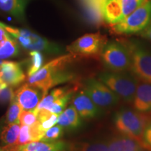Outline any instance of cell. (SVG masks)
I'll return each instance as SVG.
<instances>
[{
  "label": "cell",
  "instance_id": "obj_1",
  "mask_svg": "<svg viewBox=\"0 0 151 151\" xmlns=\"http://www.w3.org/2000/svg\"><path fill=\"white\" fill-rule=\"evenodd\" d=\"M76 58L78 57L69 53L51 60L29 76L28 84L41 90L43 98L46 97L48 90L52 87L74 79V74L68 71L66 67Z\"/></svg>",
  "mask_w": 151,
  "mask_h": 151
},
{
  "label": "cell",
  "instance_id": "obj_2",
  "mask_svg": "<svg viewBox=\"0 0 151 151\" xmlns=\"http://www.w3.org/2000/svg\"><path fill=\"white\" fill-rule=\"evenodd\" d=\"M151 115L139 112L136 109L122 108L113 117V123L119 134L141 140V136Z\"/></svg>",
  "mask_w": 151,
  "mask_h": 151
},
{
  "label": "cell",
  "instance_id": "obj_3",
  "mask_svg": "<svg viewBox=\"0 0 151 151\" xmlns=\"http://www.w3.org/2000/svg\"><path fill=\"white\" fill-rule=\"evenodd\" d=\"M98 79L108 86L119 97L128 103L133 101L139 79L133 73L126 71H104L98 74Z\"/></svg>",
  "mask_w": 151,
  "mask_h": 151
},
{
  "label": "cell",
  "instance_id": "obj_4",
  "mask_svg": "<svg viewBox=\"0 0 151 151\" xmlns=\"http://www.w3.org/2000/svg\"><path fill=\"white\" fill-rule=\"evenodd\" d=\"M0 24L11 37L18 41L20 46L27 50L32 51H44L52 54H59L62 52V48L59 45L50 42L29 30L11 27L1 22Z\"/></svg>",
  "mask_w": 151,
  "mask_h": 151
},
{
  "label": "cell",
  "instance_id": "obj_5",
  "mask_svg": "<svg viewBox=\"0 0 151 151\" xmlns=\"http://www.w3.org/2000/svg\"><path fill=\"white\" fill-rule=\"evenodd\" d=\"M151 22V0L122 19L118 23L111 25L113 32L118 35H132L142 32Z\"/></svg>",
  "mask_w": 151,
  "mask_h": 151
},
{
  "label": "cell",
  "instance_id": "obj_6",
  "mask_svg": "<svg viewBox=\"0 0 151 151\" xmlns=\"http://www.w3.org/2000/svg\"><path fill=\"white\" fill-rule=\"evenodd\" d=\"M100 56L104 65L110 71H126L131 67V55L124 41L107 42Z\"/></svg>",
  "mask_w": 151,
  "mask_h": 151
},
{
  "label": "cell",
  "instance_id": "obj_7",
  "mask_svg": "<svg viewBox=\"0 0 151 151\" xmlns=\"http://www.w3.org/2000/svg\"><path fill=\"white\" fill-rule=\"evenodd\" d=\"M124 43L131 55L132 73L142 82L151 84V52L137 41Z\"/></svg>",
  "mask_w": 151,
  "mask_h": 151
},
{
  "label": "cell",
  "instance_id": "obj_8",
  "mask_svg": "<svg viewBox=\"0 0 151 151\" xmlns=\"http://www.w3.org/2000/svg\"><path fill=\"white\" fill-rule=\"evenodd\" d=\"M106 43V37L99 32L87 34L68 46L67 50L76 57H96Z\"/></svg>",
  "mask_w": 151,
  "mask_h": 151
},
{
  "label": "cell",
  "instance_id": "obj_9",
  "mask_svg": "<svg viewBox=\"0 0 151 151\" xmlns=\"http://www.w3.org/2000/svg\"><path fill=\"white\" fill-rule=\"evenodd\" d=\"M83 88L93 102L101 109L111 108L120 101V98L99 79H87Z\"/></svg>",
  "mask_w": 151,
  "mask_h": 151
},
{
  "label": "cell",
  "instance_id": "obj_10",
  "mask_svg": "<svg viewBox=\"0 0 151 151\" xmlns=\"http://www.w3.org/2000/svg\"><path fill=\"white\" fill-rule=\"evenodd\" d=\"M42 99L41 90L28 83L20 87L14 92V99L25 111L35 110Z\"/></svg>",
  "mask_w": 151,
  "mask_h": 151
},
{
  "label": "cell",
  "instance_id": "obj_11",
  "mask_svg": "<svg viewBox=\"0 0 151 151\" xmlns=\"http://www.w3.org/2000/svg\"><path fill=\"white\" fill-rule=\"evenodd\" d=\"M71 102L81 118L92 119L99 116L102 113V109L93 102L83 89L73 95Z\"/></svg>",
  "mask_w": 151,
  "mask_h": 151
},
{
  "label": "cell",
  "instance_id": "obj_12",
  "mask_svg": "<svg viewBox=\"0 0 151 151\" xmlns=\"http://www.w3.org/2000/svg\"><path fill=\"white\" fill-rule=\"evenodd\" d=\"M25 78L20 63L13 61L2 62L0 78L7 86L13 88L18 86L25 80Z\"/></svg>",
  "mask_w": 151,
  "mask_h": 151
},
{
  "label": "cell",
  "instance_id": "obj_13",
  "mask_svg": "<svg viewBox=\"0 0 151 151\" xmlns=\"http://www.w3.org/2000/svg\"><path fill=\"white\" fill-rule=\"evenodd\" d=\"M108 141L109 151H148L139 140L121 134L109 138Z\"/></svg>",
  "mask_w": 151,
  "mask_h": 151
},
{
  "label": "cell",
  "instance_id": "obj_14",
  "mask_svg": "<svg viewBox=\"0 0 151 151\" xmlns=\"http://www.w3.org/2000/svg\"><path fill=\"white\" fill-rule=\"evenodd\" d=\"M132 102L137 111L151 115V84L145 82L139 83Z\"/></svg>",
  "mask_w": 151,
  "mask_h": 151
},
{
  "label": "cell",
  "instance_id": "obj_15",
  "mask_svg": "<svg viewBox=\"0 0 151 151\" xmlns=\"http://www.w3.org/2000/svg\"><path fill=\"white\" fill-rule=\"evenodd\" d=\"M31 0H0V11L14 17L19 21L25 20V9Z\"/></svg>",
  "mask_w": 151,
  "mask_h": 151
},
{
  "label": "cell",
  "instance_id": "obj_16",
  "mask_svg": "<svg viewBox=\"0 0 151 151\" xmlns=\"http://www.w3.org/2000/svg\"><path fill=\"white\" fill-rule=\"evenodd\" d=\"M102 13L104 21L110 25L118 23L124 18L120 0H106Z\"/></svg>",
  "mask_w": 151,
  "mask_h": 151
},
{
  "label": "cell",
  "instance_id": "obj_17",
  "mask_svg": "<svg viewBox=\"0 0 151 151\" xmlns=\"http://www.w3.org/2000/svg\"><path fill=\"white\" fill-rule=\"evenodd\" d=\"M67 151H109V141L98 139L90 141H72L67 143Z\"/></svg>",
  "mask_w": 151,
  "mask_h": 151
},
{
  "label": "cell",
  "instance_id": "obj_18",
  "mask_svg": "<svg viewBox=\"0 0 151 151\" xmlns=\"http://www.w3.org/2000/svg\"><path fill=\"white\" fill-rule=\"evenodd\" d=\"M67 143L63 141L53 142L39 141L18 146V151H67Z\"/></svg>",
  "mask_w": 151,
  "mask_h": 151
},
{
  "label": "cell",
  "instance_id": "obj_19",
  "mask_svg": "<svg viewBox=\"0 0 151 151\" xmlns=\"http://www.w3.org/2000/svg\"><path fill=\"white\" fill-rule=\"evenodd\" d=\"M81 118L75 107L70 106L60 113L57 123L67 129H76L82 124Z\"/></svg>",
  "mask_w": 151,
  "mask_h": 151
},
{
  "label": "cell",
  "instance_id": "obj_20",
  "mask_svg": "<svg viewBox=\"0 0 151 151\" xmlns=\"http://www.w3.org/2000/svg\"><path fill=\"white\" fill-rule=\"evenodd\" d=\"M20 123L5 124L0 131V143L1 148L16 145L20 134Z\"/></svg>",
  "mask_w": 151,
  "mask_h": 151
},
{
  "label": "cell",
  "instance_id": "obj_21",
  "mask_svg": "<svg viewBox=\"0 0 151 151\" xmlns=\"http://www.w3.org/2000/svg\"><path fill=\"white\" fill-rule=\"evenodd\" d=\"M19 54L18 43L10 35L4 42L0 45V59H7Z\"/></svg>",
  "mask_w": 151,
  "mask_h": 151
},
{
  "label": "cell",
  "instance_id": "obj_22",
  "mask_svg": "<svg viewBox=\"0 0 151 151\" xmlns=\"http://www.w3.org/2000/svg\"><path fill=\"white\" fill-rule=\"evenodd\" d=\"M22 107L19 105L16 100L13 99L11 101L8 111L5 116L4 124L19 123V115L21 112Z\"/></svg>",
  "mask_w": 151,
  "mask_h": 151
},
{
  "label": "cell",
  "instance_id": "obj_23",
  "mask_svg": "<svg viewBox=\"0 0 151 151\" xmlns=\"http://www.w3.org/2000/svg\"><path fill=\"white\" fill-rule=\"evenodd\" d=\"M29 64L27 69L28 76H30L39 71L43 63V57L39 51H31L29 52Z\"/></svg>",
  "mask_w": 151,
  "mask_h": 151
},
{
  "label": "cell",
  "instance_id": "obj_24",
  "mask_svg": "<svg viewBox=\"0 0 151 151\" xmlns=\"http://www.w3.org/2000/svg\"><path fill=\"white\" fill-rule=\"evenodd\" d=\"M63 129L64 128L59 124L50 127L45 132L41 141H46V142H53V141H59L60 138H62L63 136Z\"/></svg>",
  "mask_w": 151,
  "mask_h": 151
},
{
  "label": "cell",
  "instance_id": "obj_25",
  "mask_svg": "<svg viewBox=\"0 0 151 151\" xmlns=\"http://www.w3.org/2000/svg\"><path fill=\"white\" fill-rule=\"evenodd\" d=\"M146 1L147 0H120L123 11V18L134 12Z\"/></svg>",
  "mask_w": 151,
  "mask_h": 151
},
{
  "label": "cell",
  "instance_id": "obj_26",
  "mask_svg": "<svg viewBox=\"0 0 151 151\" xmlns=\"http://www.w3.org/2000/svg\"><path fill=\"white\" fill-rule=\"evenodd\" d=\"M18 120L19 123L21 125H32L38 121L37 111L36 109L31 111H22L19 115Z\"/></svg>",
  "mask_w": 151,
  "mask_h": 151
},
{
  "label": "cell",
  "instance_id": "obj_27",
  "mask_svg": "<svg viewBox=\"0 0 151 151\" xmlns=\"http://www.w3.org/2000/svg\"><path fill=\"white\" fill-rule=\"evenodd\" d=\"M31 142L32 139L31 137H30L29 126L22 124L21 128H20L18 140H17L16 143V146H22V145L27 144V143H29Z\"/></svg>",
  "mask_w": 151,
  "mask_h": 151
},
{
  "label": "cell",
  "instance_id": "obj_28",
  "mask_svg": "<svg viewBox=\"0 0 151 151\" xmlns=\"http://www.w3.org/2000/svg\"><path fill=\"white\" fill-rule=\"evenodd\" d=\"M140 141L147 150L151 151V118L145 127Z\"/></svg>",
  "mask_w": 151,
  "mask_h": 151
},
{
  "label": "cell",
  "instance_id": "obj_29",
  "mask_svg": "<svg viewBox=\"0 0 151 151\" xmlns=\"http://www.w3.org/2000/svg\"><path fill=\"white\" fill-rule=\"evenodd\" d=\"M15 91L13 87L7 86L0 91V105H5L11 101L14 98Z\"/></svg>",
  "mask_w": 151,
  "mask_h": 151
},
{
  "label": "cell",
  "instance_id": "obj_30",
  "mask_svg": "<svg viewBox=\"0 0 151 151\" xmlns=\"http://www.w3.org/2000/svg\"><path fill=\"white\" fill-rule=\"evenodd\" d=\"M10 37V35L6 31V29L0 24V45L4 42L8 38Z\"/></svg>",
  "mask_w": 151,
  "mask_h": 151
},
{
  "label": "cell",
  "instance_id": "obj_31",
  "mask_svg": "<svg viewBox=\"0 0 151 151\" xmlns=\"http://www.w3.org/2000/svg\"><path fill=\"white\" fill-rule=\"evenodd\" d=\"M141 36L149 40H151V23L141 32Z\"/></svg>",
  "mask_w": 151,
  "mask_h": 151
},
{
  "label": "cell",
  "instance_id": "obj_32",
  "mask_svg": "<svg viewBox=\"0 0 151 151\" xmlns=\"http://www.w3.org/2000/svg\"><path fill=\"white\" fill-rule=\"evenodd\" d=\"M0 151H18V146L13 145V146L2 147Z\"/></svg>",
  "mask_w": 151,
  "mask_h": 151
},
{
  "label": "cell",
  "instance_id": "obj_33",
  "mask_svg": "<svg viewBox=\"0 0 151 151\" xmlns=\"http://www.w3.org/2000/svg\"><path fill=\"white\" fill-rule=\"evenodd\" d=\"M1 150V145H0V150Z\"/></svg>",
  "mask_w": 151,
  "mask_h": 151
}]
</instances>
